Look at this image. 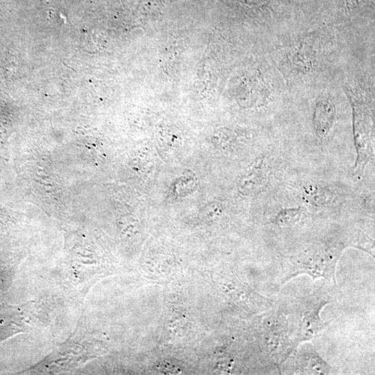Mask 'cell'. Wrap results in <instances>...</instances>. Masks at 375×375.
Instances as JSON below:
<instances>
[{"label":"cell","instance_id":"1","mask_svg":"<svg viewBox=\"0 0 375 375\" xmlns=\"http://www.w3.org/2000/svg\"><path fill=\"white\" fill-rule=\"evenodd\" d=\"M343 247L316 245L285 258L282 262L283 283L307 274L313 278L324 277L335 283V268Z\"/></svg>","mask_w":375,"mask_h":375},{"label":"cell","instance_id":"2","mask_svg":"<svg viewBox=\"0 0 375 375\" xmlns=\"http://www.w3.org/2000/svg\"><path fill=\"white\" fill-rule=\"evenodd\" d=\"M335 119V108L333 102L325 97L318 99L313 111V126L318 138L324 140L328 135Z\"/></svg>","mask_w":375,"mask_h":375},{"label":"cell","instance_id":"3","mask_svg":"<svg viewBox=\"0 0 375 375\" xmlns=\"http://www.w3.org/2000/svg\"><path fill=\"white\" fill-rule=\"evenodd\" d=\"M264 157L258 158L247 170L240 181L241 190L248 194L261 190L267 181V166Z\"/></svg>","mask_w":375,"mask_h":375},{"label":"cell","instance_id":"4","mask_svg":"<svg viewBox=\"0 0 375 375\" xmlns=\"http://www.w3.org/2000/svg\"><path fill=\"white\" fill-rule=\"evenodd\" d=\"M304 199L316 206H324L334 201L335 194L327 187L310 184L303 188Z\"/></svg>","mask_w":375,"mask_h":375},{"label":"cell","instance_id":"5","mask_svg":"<svg viewBox=\"0 0 375 375\" xmlns=\"http://www.w3.org/2000/svg\"><path fill=\"white\" fill-rule=\"evenodd\" d=\"M303 215L301 207H288L281 209L272 219V223L280 227L294 225L299 222Z\"/></svg>","mask_w":375,"mask_h":375}]
</instances>
